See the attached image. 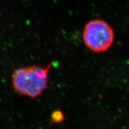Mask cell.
<instances>
[{"mask_svg":"<svg viewBox=\"0 0 129 129\" xmlns=\"http://www.w3.org/2000/svg\"><path fill=\"white\" fill-rule=\"evenodd\" d=\"M51 67L50 63L44 68L32 66L16 69L13 75L15 90L32 98L40 96L47 86L48 72Z\"/></svg>","mask_w":129,"mask_h":129,"instance_id":"6da1fadb","label":"cell"},{"mask_svg":"<svg viewBox=\"0 0 129 129\" xmlns=\"http://www.w3.org/2000/svg\"><path fill=\"white\" fill-rule=\"evenodd\" d=\"M115 34L108 23L102 19H94L86 23L83 32L85 46L94 53L108 51L112 46Z\"/></svg>","mask_w":129,"mask_h":129,"instance_id":"7a4b0ae2","label":"cell"},{"mask_svg":"<svg viewBox=\"0 0 129 129\" xmlns=\"http://www.w3.org/2000/svg\"><path fill=\"white\" fill-rule=\"evenodd\" d=\"M53 117H56V118H53V120L56 121V122H59L60 121L62 120V113L59 112H56L54 113V114L53 115Z\"/></svg>","mask_w":129,"mask_h":129,"instance_id":"3957f363","label":"cell"}]
</instances>
